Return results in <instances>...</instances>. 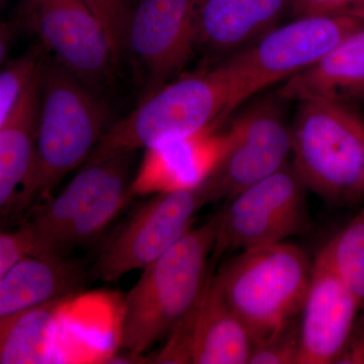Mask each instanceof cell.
I'll list each match as a JSON object with an SVG mask.
<instances>
[{"label":"cell","mask_w":364,"mask_h":364,"mask_svg":"<svg viewBox=\"0 0 364 364\" xmlns=\"http://www.w3.org/2000/svg\"><path fill=\"white\" fill-rule=\"evenodd\" d=\"M111 124L97 91L43 55L35 159L18 215L51 198L62 179L85 164Z\"/></svg>","instance_id":"1"},{"label":"cell","mask_w":364,"mask_h":364,"mask_svg":"<svg viewBox=\"0 0 364 364\" xmlns=\"http://www.w3.org/2000/svg\"><path fill=\"white\" fill-rule=\"evenodd\" d=\"M215 228L210 221L183 237L144 268L124 296L117 323V344L128 363L167 338L195 306L205 286Z\"/></svg>","instance_id":"2"},{"label":"cell","mask_w":364,"mask_h":364,"mask_svg":"<svg viewBox=\"0 0 364 364\" xmlns=\"http://www.w3.org/2000/svg\"><path fill=\"white\" fill-rule=\"evenodd\" d=\"M135 153L85 164L66 188L28 213L21 225L32 255L70 257L105 233L133 196Z\"/></svg>","instance_id":"3"},{"label":"cell","mask_w":364,"mask_h":364,"mask_svg":"<svg viewBox=\"0 0 364 364\" xmlns=\"http://www.w3.org/2000/svg\"><path fill=\"white\" fill-rule=\"evenodd\" d=\"M299 104L291 164L306 188L337 207L364 202V122L355 107L321 98Z\"/></svg>","instance_id":"4"},{"label":"cell","mask_w":364,"mask_h":364,"mask_svg":"<svg viewBox=\"0 0 364 364\" xmlns=\"http://www.w3.org/2000/svg\"><path fill=\"white\" fill-rule=\"evenodd\" d=\"M230 114V90L217 65L168 81L112 124L85 164L146 150L218 127Z\"/></svg>","instance_id":"5"},{"label":"cell","mask_w":364,"mask_h":364,"mask_svg":"<svg viewBox=\"0 0 364 364\" xmlns=\"http://www.w3.org/2000/svg\"><path fill=\"white\" fill-rule=\"evenodd\" d=\"M312 267L304 249L282 241L246 249L215 274L253 346L301 315Z\"/></svg>","instance_id":"6"},{"label":"cell","mask_w":364,"mask_h":364,"mask_svg":"<svg viewBox=\"0 0 364 364\" xmlns=\"http://www.w3.org/2000/svg\"><path fill=\"white\" fill-rule=\"evenodd\" d=\"M364 26L356 16H303L277 26L245 49L215 64L230 90V114L256 93L317 64Z\"/></svg>","instance_id":"7"},{"label":"cell","mask_w":364,"mask_h":364,"mask_svg":"<svg viewBox=\"0 0 364 364\" xmlns=\"http://www.w3.org/2000/svg\"><path fill=\"white\" fill-rule=\"evenodd\" d=\"M306 191L293 164L287 163L228 200L212 218L214 260L228 250L270 245L308 232L311 221Z\"/></svg>","instance_id":"8"},{"label":"cell","mask_w":364,"mask_h":364,"mask_svg":"<svg viewBox=\"0 0 364 364\" xmlns=\"http://www.w3.org/2000/svg\"><path fill=\"white\" fill-rule=\"evenodd\" d=\"M18 28L85 85H111L119 64L102 23L82 0H20Z\"/></svg>","instance_id":"9"},{"label":"cell","mask_w":364,"mask_h":364,"mask_svg":"<svg viewBox=\"0 0 364 364\" xmlns=\"http://www.w3.org/2000/svg\"><path fill=\"white\" fill-rule=\"evenodd\" d=\"M284 102L277 93L259 98L226 131L224 154L202 184L208 203L230 200L289 163L291 124Z\"/></svg>","instance_id":"10"},{"label":"cell","mask_w":364,"mask_h":364,"mask_svg":"<svg viewBox=\"0 0 364 364\" xmlns=\"http://www.w3.org/2000/svg\"><path fill=\"white\" fill-rule=\"evenodd\" d=\"M205 205L202 186L151 196L105 244L93 274L102 282H114L143 270L188 233Z\"/></svg>","instance_id":"11"},{"label":"cell","mask_w":364,"mask_h":364,"mask_svg":"<svg viewBox=\"0 0 364 364\" xmlns=\"http://www.w3.org/2000/svg\"><path fill=\"white\" fill-rule=\"evenodd\" d=\"M200 0H136L129 18L124 55L140 79L142 98L168 82L196 51Z\"/></svg>","instance_id":"12"},{"label":"cell","mask_w":364,"mask_h":364,"mask_svg":"<svg viewBox=\"0 0 364 364\" xmlns=\"http://www.w3.org/2000/svg\"><path fill=\"white\" fill-rule=\"evenodd\" d=\"M151 363L246 364L253 343L210 272L200 299Z\"/></svg>","instance_id":"13"},{"label":"cell","mask_w":364,"mask_h":364,"mask_svg":"<svg viewBox=\"0 0 364 364\" xmlns=\"http://www.w3.org/2000/svg\"><path fill=\"white\" fill-rule=\"evenodd\" d=\"M360 310L321 248L299 316L298 364H333Z\"/></svg>","instance_id":"14"},{"label":"cell","mask_w":364,"mask_h":364,"mask_svg":"<svg viewBox=\"0 0 364 364\" xmlns=\"http://www.w3.org/2000/svg\"><path fill=\"white\" fill-rule=\"evenodd\" d=\"M227 146L218 127L172 139L145 150L132 181L133 196L198 188L214 171Z\"/></svg>","instance_id":"15"},{"label":"cell","mask_w":364,"mask_h":364,"mask_svg":"<svg viewBox=\"0 0 364 364\" xmlns=\"http://www.w3.org/2000/svg\"><path fill=\"white\" fill-rule=\"evenodd\" d=\"M293 0H200L196 50L224 59L279 26Z\"/></svg>","instance_id":"16"},{"label":"cell","mask_w":364,"mask_h":364,"mask_svg":"<svg viewBox=\"0 0 364 364\" xmlns=\"http://www.w3.org/2000/svg\"><path fill=\"white\" fill-rule=\"evenodd\" d=\"M88 279L71 257L23 256L0 274V318L79 293Z\"/></svg>","instance_id":"17"},{"label":"cell","mask_w":364,"mask_h":364,"mask_svg":"<svg viewBox=\"0 0 364 364\" xmlns=\"http://www.w3.org/2000/svg\"><path fill=\"white\" fill-rule=\"evenodd\" d=\"M73 296L0 318V364L72 363L64 336L65 309Z\"/></svg>","instance_id":"18"},{"label":"cell","mask_w":364,"mask_h":364,"mask_svg":"<svg viewBox=\"0 0 364 364\" xmlns=\"http://www.w3.org/2000/svg\"><path fill=\"white\" fill-rule=\"evenodd\" d=\"M277 95L286 102L321 98L351 107L364 104V26L308 70L284 81Z\"/></svg>","instance_id":"19"},{"label":"cell","mask_w":364,"mask_h":364,"mask_svg":"<svg viewBox=\"0 0 364 364\" xmlns=\"http://www.w3.org/2000/svg\"><path fill=\"white\" fill-rule=\"evenodd\" d=\"M40 70L41 64L0 129V220L9 215L18 217L21 196L32 172L39 111Z\"/></svg>","instance_id":"20"},{"label":"cell","mask_w":364,"mask_h":364,"mask_svg":"<svg viewBox=\"0 0 364 364\" xmlns=\"http://www.w3.org/2000/svg\"><path fill=\"white\" fill-rule=\"evenodd\" d=\"M326 257L364 311V202L350 222L322 247Z\"/></svg>","instance_id":"21"},{"label":"cell","mask_w":364,"mask_h":364,"mask_svg":"<svg viewBox=\"0 0 364 364\" xmlns=\"http://www.w3.org/2000/svg\"><path fill=\"white\" fill-rule=\"evenodd\" d=\"M42 57V52L32 50L0 69V129L11 116L28 81L39 69Z\"/></svg>","instance_id":"22"},{"label":"cell","mask_w":364,"mask_h":364,"mask_svg":"<svg viewBox=\"0 0 364 364\" xmlns=\"http://www.w3.org/2000/svg\"><path fill=\"white\" fill-rule=\"evenodd\" d=\"M299 316L282 325L260 343L254 345L248 363L298 364L301 351Z\"/></svg>","instance_id":"23"},{"label":"cell","mask_w":364,"mask_h":364,"mask_svg":"<svg viewBox=\"0 0 364 364\" xmlns=\"http://www.w3.org/2000/svg\"><path fill=\"white\" fill-rule=\"evenodd\" d=\"M102 23L117 64L124 57L126 33L133 0H82Z\"/></svg>","instance_id":"24"},{"label":"cell","mask_w":364,"mask_h":364,"mask_svg":"<svg viewBox=\"0 0 364 364\" xmlns=\"http://www.w3.org/2000/svg\"><path fill=\"white\" fill-rule=\"evenodd\" d=\"M289 16H356L364 18V0H293Z\"/></svg>","instance_id":"25"},{"label":"cell","mask_w":364,"mask_h":364,"mask_svg":"<svg viewBox=\"0 0 364 364\" xmlns=\"http://www.w3.org/2000/svg\"><path fill=\"white\" fill-rule=\"evenodd\" d=\"M28 254H32V246L23 227L14 231H6L0 228V274Z\"/></svg>","instance_id":"26"},{"label":"cell","mask_w":364,"mask_h":364,"mask_svg":"<svg viewBox=\"0 0 364 364\" xmlns=\"http://www.w3.org/2000/svg\"><path fill=\"white\" fill-rule=\"evenodd\" d=\"M333 364H364V311L360 310Z\"/></svg>","instance_id":"27"},{"label":"cell","mask_w":364,"mask_h":364,"mask_svg":"<svg viewBox=\"0 0 364 364\" xmlns=\"http://www.w3.org/2000/svg\"><path fill=\"white\" fill-rule=\"evenodd\" d=\"M18 30L16 21H0V69L6 64Z\"/></svg>","instance_id":"28"},{"label":"cell","mask_w":364,"mask_h":364,"mask_svg":"<svg viewBox=\"0 0 364 364\" xmlns=\"http://www.w3.org/2000/svg\"><path fill=\"white\" fill-rule=\"evenodd\" d=\"M2 2H4V0H0V4H1Z\"/></svg>","instance_id":"29"}]
</instances>
